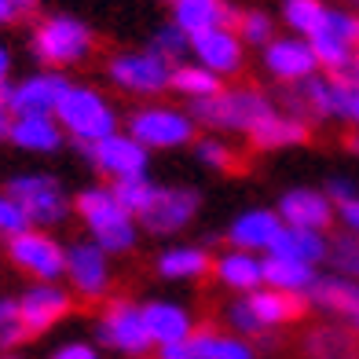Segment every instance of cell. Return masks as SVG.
<instances>
[{
	"label": "cell",
	"instance_id": "cell-1",
	"mask_svg": "<svg viewBox=\"0 0 359 359\" xmlns=\"http://www.w3.org/2000/svg\"><path fill=\"white\" fill-rule=\"evenodd\" d=\"M74 217L85 227V235L95 242L100 250L110 257H125L140 246L143 227L140 217H133L128 209L118 202L110 184H88L74 194Z\"/></svg>",
	"mask_w": 359,
	"mask_h": 359
},
{
	"label": "cell",
	"instance_id": "cell-2",
	"mask_svg": "<svg viewBox=\"0 0 359 359\" xmlns=\"http://www.w3.org/2000/svg\"><path fill=\"white\" fill-rule=\"evenodd\" d=\"M55 121L62 125L67 140L85 151V147L121 133L125 114L114 107V100L103 88L88 85V81H74V85L67 88V95L59 100V107H55Z\"/></svg>",
	"mask_w": 359,
	"mask_h": 359
},
{
	"label": "cell",
	"instance_id": "cell-3",
	"mask_svg": "<svg viewBox=\"0 0 359 359\" xmlns=\"http://www.w3.org/2000/svg\"><path fill=\"white\" fill-rule=\"evenodd\" d=\"M29 55L44 70L67 74L70 67H81L95 55V29L70 11L41 15L29 29Z\"/></svg>",
	"mask_w": 359,
	"mask_h": 359
},
{
	"label": "cell",
	"instance_id": "cell-4",
	"mask_svg": "<svg viewBox=\"0 0 359 359\" xmlns=\"http://www.w3.org/2000/svg\"><path fill=\"white\" fill-rule=\"evenodd\" d=\"M279 107L264 88L257 85H224V92L209 95L202 103H191V114L202 133L217 136H250L253 128Z\"/></svg>",
	"mask_w": 359,
	"mask_h": 359
},
{
	"label": "cell",
	"instance_id": "cell-5",
	"mask_svg": "<svg viewBox=\"0 0 359 359\" xmlns=\"http://www.w3.org/2000/svg\"><path fill=\"white\" fill-rule=\"evenodd\" d=\"M308 312L304 297H293V293H279L271 286H260L253 293H242L224 304V323L227 330L246 337V341H268L275 330L293 326L301 316Z\"/></svg>",
	"mask_w": 359,
	"mask_h": 359
},
{
	"label": "cell",
	"instance_id": "cell-6",
	"mask_svg": "<svg viewBox=\"0 0 359 359\" xmlns=\"http://www.w3.org/2000/svg\"><path fill=\"white\" fill-rule=\"evenodd\" d=\"M125 133L136 143H143L151 154H172V151L194 147L202 128L194 121L191 107L151 100V103H136L125 114Z\"/></svg>",
	"mask_w": 359,
	"mask_h": 359
},
{
	"label": "cell",
	"instance_id": "cell-7",
	"mask_svg": "<svg viewBox=\"0 0 359 359\" xmlns=\"http://www.w3.org/2000/svg\"><path fill=\"white\" fill-rule=\"evenodd\" d=\"M15 202L26 209V217L34 227L41 231H55L74 217V194L67 191V184L48 172V169H22V172H11L4 180V187Z\"/></svg>",
	"mask_w": 359,
	"mask_h": 359
},
{
	"label": "cell",
	"instance_id": "cell-8",
	"mask_svg": "<svg viewBox=\"0 0 359 359\" xmlns=\"http://www.w3.org/2000/svg\"><path fill=\"white\" fill-rule=\"evenodd\" d=\"M103 77L110 88H118L121 95H133L140 103H151L158 95L169 92L172 81V62L158 59L147 44L140 48H118L103 62Z\"/></svg>",
	"mask_w": 359,
	"mask_h": 359
},
{
	"label": "cell",
	"instance_id": "cell-9",
	"mask_svg": "<svg viewBox=\"0 0 359 359\" xmlns=\"http://www.w3.org/2000/svg\"><path fill=\"white\" fill-rule=\"evenodd\" d=\"M95 345L128 359H143L147 352H154V341L143 323V304H136L133 297H107L95 316Z\"/></svg>",
	"mask_w": 359,
	"mask_h": 359
},
{
	"label": "cell",
	"instance_id": "cell-10",
	"mask_svg": "<svg viewBox=\"0 0 359 359\" xmlns=\"http://www.w3.org/2000/svg\"><path fill=\"white\" fill-rule=\"evenodd\" d=\"M4 257L29 283H62V275H67V242H59L55 231L29 227L26 235L4 242Z\"/></svg>",
	"mask_w": 359,
	"mask_h": 359
},
{
	"label": "cell",
	"instance_id": "cell-11",
	"mask_svg": "<svg viewBox=\"0 0 359 359\" xmlns=\"http://www.w3.org/2000/svg\"><path fill=\"white\" fill-rule=\"evenodd\" d=\"M62 283L70 286L77 301H107L114 290V257L100 250L92 238H74L67 242V275Z\"/></svg>",
	"mask_w": 359,
	"mask_h": 359
},
{
	"label": "cell",
	"instance_id": "cell-12",
	"mask_svg": "<svg viewBox=\"0 0 359 359\" xmlns=\"http://www.w3.org/2000/svg\"><path fill=\"white\" fill-rule=\"evenodd\" d=\"M74 81L62 70H29L22 77H11L4 88H0V107H4L11 118H26V114H55L59 100L67 95V88Z\"/></svg>",
	"mask_w": 359,
	"mask_h": 359
},
{
	"label": "cell",
	"instance_id": "cell-13",
	"mask_svg": "<svg viewBox=\"0 0 359 359\" xmlns=\"http://www.w3.org/2000/svg\"><path fill=\"white\" fill-rule=\"evenodd\" d=\"M202 205H205V198L194 184H161L154 205L140 217V227L151 238H176L198 220Z\"/></svg>",
	"mask_w": 359,
	"mask_h": 359
},
{
	"label": "cell",
	"instance_id": "cell-14",
	"mask_svg": "<svg viewBox=\"0 0 359 359\" xmlns=\"http://www.w3.org/2000/svg\"><path fill=\"white\" fill-rule=\"evenodd\" d=\"M85 161L95 169V176H103V184H121V180H136V176H151V151L133 136L114 133L100 143L85 147Z\"/></svg>",
	"mask_w": 359,
	"mask_h": 359
},
{
	"label": "cell",
	"instance_id": "cell-15",
	"mask_svg": "<svg viewBox=\"0 0 359 359\" xmlns=\"http://www.w3.org/2000/svg\"><path fill=\"white\" fill-rule=\"evenodd\" d=\"M260 67H264V74L283 88L304 85L308 77L323 74L319 59L312 52V41L293 37V34H275V41H268L264 48H260Z\"/></svg>",
	"mask_w": 359,
	"mask_h": 359
},
{
	"label": "cell",
	"instance_id": "cell-16",
	"mask_svg": "<svg viewBox=\"0 0 359 359\" xmlns=\"http://www.w3.org/2000/svg\"><path fill=\"white\" fill-rule=\"evenodd\" d=\"M341 92H345V77L316 74V77H308L304 85L286 88L279 103L316 128V125H326V121H341Z\"/></svg>",
	"mask_w": 359,
	"mask_h": 359
},
{
	"label": "cell",
	"instance_id": "cell-17",
	"mask_svg": "<svg viewBox=\"0 0 359 359\" xmlns=\"http://www.w3.org/2000/svg\"><path fill=\"white\" fill-rule=\"evenodd\" d=\"M74 293L67 283H29L19 293V312H22V326L29 337H41L74 312Z\"/></svg>",
	"mask_w": 359,
	"mask_h": 359
},
{
	"label": "cell",
	"instance_id": "cell-18",
	"mask_svg": "<svg viewBox=\"0 0 359 359\" xmlns=\"http://www.w3.org/2000/svg\"><path fill=\"white\" fill-rule=\"evenodd\" d=\"M246 41L238 37L235 26H220V29H205V34L191 37V59L205 67L217 77H238L246 70Z\"/></svg>",
	"mask_w": 359,
	"mask_h": 359
},
{
	"label": "cell",
	"instance_id": "cell-19",
	"mask_svg": "<svg viewBox=\"0 0 359 359\" xmlns=\"http://www.w3.org/2000/svg\"><path fill=\"white\" fill-rule=\"evenodd\" d=\"M275 213L283 217L286 227H304V231H326L337 224V205L326 198L323 187H308V184H297V187H286L275 202Z\"/></svg>",
	"mask_w": 359,
	"mask_h": 359
},
{
	"label": "cell",
	"instance_id": "cell-20",
	"mask_svg": "<svg viewBox=\"0 0 359 359\" xmlns=\"http://www.w3.org/2000/svg\"><path fill=\"white\" fill-rule=\"evenodd\" d=\"M283 231V217L275 213V205H246L227 220L224 238L231 250H250L264 257L271 250V242Z\"/></svg>",
	"mask_w": 359,
	"mask_h": 359
},
{
	"label": "cell",
	"instance_id": "cell-21",
	"mask_svg": "<svg viewBox=\"0 0 359 359\" xmlns=\"http://www.w3.org/2000/svg\"><path fill=\"white\" fill-rule=\"evenodd\" d=\"M143 323H147V334L154 341V352L176 345V341H187L194 330H198V319L184 301H172V297H147L143 301Z\"/></svg>",
	"mask_w": 359,
	"mask_h": 359
},
{
	"label": "cell",
	"instance_id": "cell-22",
	"mask_svg": "<svg viewBox=\"0 0 359 359\" xmlns=\"http://www.w3.org/2000/svg\"><path fill=\"white\" fill-rule=\"evenodd\" d=\"M67 133L55 121V114H26V118H11L8 128V147L29 158H52L67 147Z\"/></svg>",
	"mask_w": 359,
	"mask_h": 359
},
{
	"label": "cell",
	"instance_id": "cell-23",
	"mask_svg": "<svg viewBox=\"0 0 359 359\" xmlns=\"http://www.w3.org/2000/svg\"><path fill=\"white\" fill-rule=\"evenodd\" d=\"M308 308L330 316L334 323L348 326V330L359 334V283L345 279V275H319L316 290L308 293Z\"/></svg>",
	"mask_w": 359,
	"mask_h": 359
},
{
	"label": "cell",
	"instance_id": "cell-24",
	"mask_svg": "<svg viewBox=\"0 0 359 359\" xmlns=\"http://www.w3.org/2000/svg\"><path fill=\"white\" fill-rule=\"evenodd\" d=\"M154 275L165 283H202L213 275V253L198 242H169L154 257Z\"/></svg>",
	"mask_w": 359,
	"mask_h": 359
},
{
	"label": "cell",
	"instance_id": "cell-25",
	"mask_svg": "<svg viewBox=\"0 0 359 359\" xmlns=\"http://www.w3.org/2000/svg\"><path fill=\"white\" fill-rule=\"evenodd\" d=\"M246 140H250L253 151H293V147H304L312 140V125L279 103Z\"/></svg>",
	"mask_w": 359,
	"mask_h": 359
},
{
	"label": "cell",
	"instance_id": "cell-26",
	"mask_svg": "<svg viewBox=\"0 0 359 359\" xmlns=\"http://www.w3.org/2000/svg\"><path fill=\"white\" fill-rule=\"evenodd\" d=\"M213 279L217 286H224L227 293H253L264 286V257L260 253H250V250H231L224 246L217 257H213Z\"/></svg>",
	"mask_w": 359,
	"mask_h": 359
},
{
	"label": "cell",
	"instance_id": "cell-27",
	"mask_svg": "<svg viewBox=\"0 0 359 359\" xmlns=\"http://www.w3.org/2000/svg\"><path fill=\"white\" fill-rule=\"evenodd\" d=\"M169 4V22H176L187 37H198L205 29L235 26L238 8L231 0H165Z\"/></svg>",
	"mask_w": 359,
	"mask_h": 359
},
{
	"label": "cell",
	"instance_id": "cell-28",
	"mask_svg": "<svg viewBox=\"0 0 359 359\" xmlns=\"http://www.w3.org/2000/svg\"><path fill=\"white\" fill-rule=\"evenodd\" d=\"M330 238L334 235H326V231H304V227L283 224V231L271 242L268 253L283 257V260H297V264H308V268H323V264H330Z\"/></svg>",
	"mask_w": 359,
	"mask_h": 359
},
{
	"label": "cell",
	"instance_id": "cell-29",
	"mask_svg": "<svg viewBox=\"0 0 359 359\" xmlns=\"http://www.w3.org/2000/svg\"><path fill=\"white\" fill-rule=\"evenodd\" d=\"M304 359H359V334L341 323H319L301 341Z\"/></svg>",
	"mask_w": 359,
	"mask_h": 359
},
{
	"label": "cell",
	"instance_id": "cell-30",
	"mask_svg": "<svg viewBox=\"0 0 359 359\" xmlns=\"http://www.w3.org/2000/svg\"><path fill=\"white\" fill-rule=\"evenodd\" d=\"M319 268H308V264H297V260H283V257H264V286L279 290V293H293V297H304L316 290L319 283Z\"/></svg>",
	"mask_w": 359,
	"mask_h": 359
},
{
	"label": "cell",
	"instance_id": "cell-31",
	"mask_svg": "<svg viewBox=\"0 0 359 359\" xmlns=\"http://www.w3.org/2000/svg\"><path fill=\"white\" fill-rule=\"evenodd\" d=\"M224 85H227L224 77L209 74V70L198 67L194 59H187V62H176V67H172L169 92H176L180 100H184V107H191V103H202V100H209V95L224 92Z\"/></svg>",
	"mask_w": 359,
	"mask_h": 359
},
{
	"label": "cell",
	"instance_id": "cell-32",
	"mask_svg": "<svg viewBox=\"0 0 359 359\" xmlns=\"http://www.w3.org/2000/svg\"><path fill=\"white\" fill-rule=\"evenodd\" d=\"M312 41V52L319 59V70L323 74H334V77H348L352 74V62H355V44L330 34V29H319Z\"/></svg>",
	"mask_w": 359,
	"mask_h": 359
},
{
	"label": "cell",
	"instance_id": "cell-33",
	"mask_svg": "<svg viewBox=\"0 0 359 359\" xmlns=\"http://www.w3.org/2000/svg\"><path fill=\"white\" fill-rule=\"evenodd\" d=\"M326 11H330L326 0H283L279 19L286 26V34H293V37H316L323 29V22H326Z\"/></svg>",
	"mask_w": 359,
	"mask_h": 359
},
{
	"label": "cell",
	"instance_id": "cell-34",
	"mask_svg": "<svg viewBox=\"0 0 359 359\" xmlns=\"http://www.w3.org/2000/svg\"><path fill=\"white\" fill-rule=\"evenodd\" d=\"M191 151H194V161H198L202 169H209V172H235L242 165L238 151L217 133H202L198 140H194Z\"/></svg>",
	"mask_w": 359,
	"mask_h": 359
},
{
	"label": "cell",
	"instance_id": "cell-35",
	"mask_svg": "<svg viewBox=\"0 0 359 359\" xmlns=\"http://www.w3.org/2000/svg\"><path fill=\"white\" fill-rule=\"evenodd\" d=\"M147 48L158 55V59H165V62H187L191 59V37L180 29L176 22H161V26H154L151 29V37H147Z\"/></svg>",
	"mask_w": 359,
	"mask_h": 359
},
{
	"label": "cell",
	"instance_id": "cell-36",
	"mask_svg": "<svg viewBox=\"0 0 359 359\" xmlns=\"http://www.w3.org/2000/svg\"><path fill=\"white\" fill-rule=\"evenodd\" d=\"M202 341H205V355L209 359H257V345H253V341L238 337L231 330L202 326Z\"/></svg>",
	"mask_w": 359,
	"mask_h": 359
},
{
	"label": "cell",
	"instance_id": "cell-37",
	"mask_svg": "<svg viewBox=\"0 0 359 359\" xmlns=\"http://www.w3.org/2000/svg\"><path fill=\"white\" fill-rule=\"evenodd\" d=\"M110 187H114V194H118V202H121V205H125L133 217H143L147 209L154 205L158 191H161V184H158V180H151V176L121 180V184H110Z\"/></svg>",
	"mask_w": 359,
	"mask_h": 359
},
{
	"label": "cell",
	"instance_id": "cell-38",
	"mask_svg": "<svg viewBox=\"0 0 359 359\" xmlns=\"http://www.w3.org/2000/svg\"><path fill=\"white\" fill-rule=\"evenodd\" d=\"M235 29H238V37L246 41V48H264L268 41H275V19H271L264 8H246V11H238Z\"/></svg>",
	"mask_w": 359,
	"mask_h": 359
},
{
	"label": "cell",
	"instance_id": "cell-39",
	"mask_svg": "<svg viewBox=\"0 0 359 359\" xmlns=\"http://www.w3.org/2000/svg\"><path fill=\"white\" fill-rule=\"evenodd\" d=\"M26 326L19 312V297H0V352H15L26 341Z\"/></svg>",
	"mask_w": 359,
	"mask_h": 359
},
{
	"label": "cell",
	"instance_id": "cell-40",
	"mask_svg": "<svg viewBox=\"0 0 359 359\" xmlns=\"http://www.w3.org/2000/svg\"><path fill=\"white\" fill-rule=\"evenodd\" d=\"M330 268L334 275H345V279L359 283V238L345 231L330 238Z\"/></svg>",
	"mask_w": 359,
	"mask_h": 359
},
{
	"label": "cell",
	"instance_id": "cell-41",
	"mask_svg": "<svg viewBox=\"0 0 359 359\" xmlns=\"http://www.w3.org/2000/svg\"><path fill=\"white\" fill-rule=\"evenodd\" d=\"M29 227H34V224H29L26 209H22L19 202H15L8 191H0V238L11 242L15 235H26Z\"/></svg>",
	"mask_w": 359,
	"mask_h": 359
},
{
	"label": "cell",
	"instance_id": "cell-42",
	"mask_svg": "<svg viewBox=\"0 0 359 359\" xmlns=\"http://www.w3.org/2000/svg\"><path fill=\"white\" fill-rule=\"evenodd\" d=\"M323 191H326V198H330L334 205H345L348 198H355V194H359L355 180H352V176H345V172H334V176H326Z\"/></svg>",
	"mask_w": 359,
	"mask_h": 359
},
{
	"label": "cell",
	"instance_id": "cell-43",
	"mask_svg": "<svg viewBox=\"0 0 359 359\" xmlns=\"http://www.w3.org/2000/svg\"><path fill=\"white\" fill-rule=\"evenodd\" d=\"M341 121L359 133V81L352 74L345 77V92H341Z\"/></svg>",
	"mask_w": 359,
	"mask_h": 359
},
{
	"label": "cell",
	"instance_id": "cell-44",
	"mask_svg": "<svg viewBox=\"0 0 359 359\" xmlns=\"http://www.w3.org/2000/svg\"><path fill=\"white\" fill-rule=\"evenodd\" d=\"M48 359H100V345H92V341H67V345L48 352Z\"/></svg>",
	"mask_w": 359,
	"mask_h": 359
},
{
	"label": "cell",
	"instance_id": "cell-45",
	"mask_svg": "<svg viewBox=\"0 0 359 359\" xmlns=\"http://www.w3.org/2000/svg\"><path fill=\"white\" fill-rule=\"evenodd\" d=\"M337 227L345 235L359 238V194H355V198H348L345 205H337Z\"/></svg>",
	"mask_w": 359,
	"mask_h": 359
},
{
	"label": "cell",
	"instance_id": "cell-46",
	"mask_svg": "<svg viewBox=\"0 0 359 359\" xmlns=\"http://www.w3.org/2000/svg\"><path fill=\"white\" fill-rule=\"evenodd\" d=\"M11 70H15V55H11V48L0 41V88L11 81Z\"/></svg>",
	"mask_w": 359,
	"mask_h": 359
},
{
	"label": "cell",
	"instance_id": "cell-47",
	"mask_svg": "<svg viewBox=\"0 0 359 359\" xmlns=\"http://www.w3.org/2000/svg\"><path fill=\"white\" fill-rule=\"evenodd\" d=\"M22 19V11L11 4V0H0V29H8V26H15Z\"/></svg>",
	"mask_w": 359,
	"mask_h": 359
},
{
	"label": "cell",
	"instance_id": "cell-48",
	"mask_svg": "<svg viewBox=\"0 0 359 359\" xmlns=\"http://www.w3.org/2000/svg\"><path fill=\"white\" fill-rule=\"evenodd\" d=\"M8 128H11V114L0 107V143H8Z\"/></svg>",
	"mask_w": 359,
	"mask_h": 359
},
{
	"label": "cell",
	"instance_id": "cell-49",
	"mask_svg": "<svg viewBox=\"0 0 359 359\" xmlns=\"http://www.w3.org/2000/svg\"><path fill=\"white\" fill-rule=\"evenodd\" d=\"M345 147H348V154H352V158H359V133H355V128H352V133H348Z\"/></svg>",
	"mask_w": 359,
	"mask_h": 359
},
{
	"label": "cell",
	"instance_id": "cell-50",
	"mask_svg": "<svg viewBox=\"0 0 359 359\" xmlns=\"http://www.w3.org/2000/svg\"><path fill=\"white\" fill-rule=\"evenodd\" d=\"M11 4L19 8L22 15H29V11H37V4H41V0H11Z\"/></svg>",
	"mask_w": 359,
	"mask_h": 359
},
{
	"label": "cell",
	"instance_id": "cell-51",
	"mask_svg": "<svg viewBox=\"0 0 359 359\" xmlns=\"http://www.w3.org/2000/svg\"><path fill=\"white\" fill-rule=\"evenodd\" d=\"M0 359H26L22 352H0Z\"/></svg>",
	"mask_w": 359,
	"mask_h": 359
},
{
	"label": "cell",
	"instance_id": "cell-52",
	"mask_svg": "<svg viewBox=\"0 0 359 359\" xmlns=\"http://www.w3.org/2000/svg\"><path fill=\"white\" fill-rule=\"evenodd\" d=\"M352 77L359 81V48H355V62H352Z\"/></svg>",
	"mask_w": 359,
	"mask_h": 359
},
{
	"label": "cell",
	"instance_id": "cell-53",
	"mask_svg": "<svg viewBox=\"0 0 359 359\" xmlns=\"http://www.w3.org/2000/svg\"><path fill=\"white\" fill-rule=\"evenodd\" d=\"M345 8H355L359 11V0H345Z\"/></svg>",
	"mask_w": 359,
	"mask_h": 359
}]
</instances>
